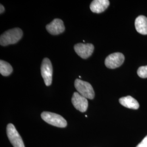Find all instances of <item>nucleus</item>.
<instances>
[{"mask_svg":"<svg viewBox=\"0 0 147 147\" xmlns=\"http://www.w3.org/2000/svg\"><path fill=\"white\" fill-rule=\"evenodd\" d=\"M23 36V32L20 28H15L7 31L0 37V44L2 46H7L18 42Z\"/></svg>","mask_w":147,"mask_h":147,"instance_id":"f257e3e1","label":"nucleus"},{"mask_svg":"<svg viewBox=\"0 0 147 147\" xmlns=\"http://www.w3.org/2000/svg\"><path fill=\"white\" fill-rule=\"evenodd\" d=\"M41 117L44 121L53 126L58 127H65L67 125V122L62 116L50 112H43Z\"/></svg>","mask_w":147,"mask_h":147,"instance_id":"f03ea898","label":"nucleus"},{"mask_svg":"<svg viewBox=\"0 0 147 147\" xmlns=\"http://www.w3.org/2000/svg\"><path fill=\"white\" fill-rule=\"evenodd\" d=\"M75 87L78 93L86 99H94V91L92 85L88 82L80 79H76L75 81Z\"/></svg>","mask_w":147,"mask_h":147,"instance_id":"7ed1b4c3","label":"nucleus"},{"mask_svg":"<svg viewBox=\"0 0 147 147\" xmlns=\"http://www.w3.org/2000/svg\"><path fill=\"white\" fill-rule=\"evenodd\" d=\"M53 65L49 58H44L41 65V74L44 79L45 84L49 86L52 84L53 81Z\"/></svg>","mask_w":147,"mask_h":147,"instance_id":"20e7f679","label":"nucleus"},{"mask_svg":"<svg viewBox=\"0 0 147 147\" xmlns=\"http://www.w3.org/2000/svg\"><path fill=\"white\" fill-rule=\"evenodd\" d=\"M7 134L11 144L14 147H25L22 138L17 131L14 125L8 124L7 126Z\"/></svg>","mask_w":147,"mask_h":147,"instance_id":"39448f33","label":"nucleus"},{"mask_svg":"<svg viewBox=\"0 0 147 147\" xmlns=\"http://www.w3.org/2000/svg\"><path fill=\"white\" fill-rule=\"evenodd\" d=\"M125 60V57L123 53H116L108 56L105 59L106 67L108 68L116 69L119 67Z\"/></svg>","mask_w":147,"mask_h":147,"instance_id":"423d86ee","label":"nucleus"},{"mask_svg":"<svg viewBox=\"0 0 147 147\" xmlns=\"http://www.w3.org/2000/svg\"><path fill=\"white\" fill-rule=\"evenodd\" d=\"M74 50L80 57L87 59L92 55L94 50V47L90 43H79L74 46Z\"/></svg>","mask_w":147,"mask_h":147,"instance_id":"0eeeda50","label":"nucleus"},{"mask_svg":"<svg viewBox=\"0 0 147 147\" xmlns=\"http://www.w3.org/2000/svg\"><path fill=\"white\" fill-rule=\"evenodd\" d=\"M74 107L81 112H84L87 110L88 102L87 99L78 92H74L71 99Z\"/></svg>","mask_w":147,"mask_h":147,"instance_id":"6e6552de","label":"nucleus"},{"mask_svg":"<svg viewBox=\"0 0 147 147\" xmlns=\"http://www.w3.org/2000/svg\"><path fill=\"white\" fill-rule=\"evenodd\" d=\"M47 31L53 35H58L63 33L65 27L63 21L59 19H55L46 26Z\"/></svg>","mask_w":147,"mask_h":147,"instance_id":"1a4fd4ad","label":"nucleus"},{"mask_svg":"<svg viewBox=\"0 0 147 147\" xmlns=\"http://www.w3.org/2000/svg\"><path fill=\"white\" fill-rule=\"evenodd\" d=\"M110 5L109 0H94L90 5L91 11L95 13H101L108 8Z\"/></svg>","mask_w":147,"mask_h":147,"instance_id":"9d476101","label":"nucleus"},{"mask_svg":"<svg viewBox=\"0 0 147 147\" xmlns=\"http://www.w3.org/2000/svg\"><path fill=\"white\" fill-rule=\"evenodd\" d=\"M135 25L137 31L143 35L147 34V18L145 16H138L135 20Z\"/></svg>","mask_w":147,"mask_h":147,"instance_id":"9b49d317","label":"nucleus"},{"mask_svg":"<svg viewBox=\"0 0 147 147\" xmlns=\"http://www.w3.org/2000/svg\"><path fill=\"white\" fill-rule=\"evenodd\" d=\"M119 102L121 105L126 108L133 110H137L140 107L138 101L133 97L129 95L120 98Z\"/></svg>","mask_w":147,"mask_h":147,"instance_id":"f8f14e48","label":"nucleus"},{"mask_svg":"<svg viewBox=\"0 0 147 147\" xmlns=\"http://www.w3.org/2000/svg\"><path fill=\"white\" fill-rule=\"evenodd\" d=\"M13 71V68L9 63L4 61H0V73L5 76L11 75Z\"/></svg>","mask_w":147,"mask_h":147,"instance_id":"ddd939ff","label":"nucleus"},{"mask_svg":"<svg viewBox=\"0 0 147 147\" xmlns=\"http://www.w3.org/2000/svg\"><path fill=\"white\" fill-rule=\"evenodd\" d=\"M137 74L141 78H147V65L140 67L137 70Z\"/></svg>","mask_w":147,"mask_h":147,"instance_id":"4468645a","label":"nucleus"},{"mask_svg":"<svg viewBox=\"0 0 147 147\" xmlns=\"http://www.w3.org/2000/svg\"><path fill=\"white\" fill-rule=\"evenodd\" d=\"M136 147H147V136L144 138V139Z\"/></svg>","mask_w":147,"mask_h":147,"instance_id":"2eb2a0df","label":"nucleus"},{"mask_svg":"<svg viewBox=\"0 0 147 147\" xmlns=\"http://www.w3.org/2000/svg\"><path fill=\"white\" fill-rule=\"evenodd\" d=\"M1 11H0V13L1 14H2V13H3V12H4V11H5V8H4V7L2 5H1Z\"/></svg>","mask_w":147,"mask_h":147,"instance_id":"dca6fc26","label":"nucleus"}]
</instances>
